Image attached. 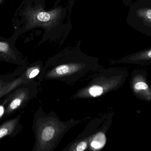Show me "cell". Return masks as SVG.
I'll return each mask as SVG.
<instances>
[{
    "instance_id": "10",
    "label": "cell",
    "mask_w": 151,
    "mask_h": 151,
    "mask_svg": "<svg viewBox=\"0 0 151 151\" xmlns=\"http://www.w3.org/2000/svg\"><path fill=\"white\" fill-rule=\"evenodd\" d=\"M9 48V46L7 43L0 42V51L6 52Z\"/></svg>"
},
{
    "instance_id": "12",
    "label": "cell",
    "mask_w": 151,
    "mask_h": 151,
    "mask_svg": "<svg viewBox=\"0 0 151 151\" xmlns=\"http://www.w3.org/2000/svg\"><path fill=\"white\" fill-rule=\"evenodd\" d=\"M39 72H40V71L38 69H34L33 71H32V72L29 75V78L31 79V78L35 77L39 73Z\"/></svg>"
},
{
    "instance_id": "3",
    "label": "cell",
    "mask_w": 151,
    "mask_h": 151,
    "mask_svg": "<svg viewBox=\"0 0 151 151\" xmlns=\"http://www.w3.org/2000/svg\"><path fill=\"white\" fill-rule=\"evenodd\" d=\"M126 63L142 64L151 61V48L141 51L127 56L123 59Z\"/></svg>"
},
{
    "instance_id": "9",
    "label": "cell",
    "mask_w": 151,
    "mask_h": 151,
    "mask_svg": "<svg viewBox=\"0 0 151 151\" xmlns=\"http://www.w3.org/2000/svg\"><path fill=\"white\" fill-rule=\"evenodd\" d=\"M87 144L85 142H80L76 147V151H83L86 149Z\"/></svg>"
},
{
    "instance_id": "5",
    "label": "cell",
    "mask_w": 151,
    "mask_h": 151,
    "mask_svg": "<svg viewBox=\"0 0 151 151\" xmlns=\"http://www.w3.org/2000/svg\"><path fill=\"white\" fill-rule=\"evenodd\" d=\"M51 12H40L37 14V18L38 20L41 22H47L49 21L50 18H52V17Z\"/></svg>"
},
{
    "instance_id": "14",
    "label": "cell",
    "mask_w": 151,
    "mask_h": 151,
    "mask_svg": "<svg viewBox=\"0 0 151 151\" xmlns=\"http://www.w3.org/2000/svg\"><path fill=\"white\" fill-rule=\"evenodd\" d=\"M124 2H125V3L126 4H131V0H124Z\"/></svg>"
},
{
    "instance_id": "2",
    "label": "cell",
    "mask_w": 151,
    "mask_h": 151,
    "mask_svg": "<svg viewBox=\"0 0 151 151\" xmlns=\"http://www.w3.org/2000/svg\"><path fill=\"white\" fill-rule=\"evenodd\" d=\"M131 87L137 97L147 102H151V88L147 83L144 73L137 72L133 74Z\"/></svg>"
},
{
    "instance_id": "8",
    "label": "cell",
    "mask_w": 151,
    "mask_h": 151,
    "mask_svg": "<svg viewBox=\"0 0 151 151\" xmlns=\"http://www.w3.org/2000/svg\"><path fill=\"white\" fill-rule=\"evenodd\" d=\"M12 126V125L10 126L9 125H6V126L0 129V139L8 134Z\"/></svg>"
},
{
    "instance_id": "15",
    "label": "cell",
    "mask_w": 151,
    "mask_h": 151,
    "mask_svg": "<svg viewBox=\"0 0 151 151\" xmlns=\"http://www.w3.org/2000/svg\"><path fill=\"white\" fill-rule=\"evenodd\" d=\"M0 1H1V0H0Z\"/></svg>"
},
{
    "instance_id": "11",
    "label": "cell",
    "mask_w": 151,
    "mask_h": 151,
    "mask_svg": "<svg viewBox=\"0 0 151 151\" xmlns=\"http://www.w3.org/2000/svg\"><path fill=\"white\" fill-rule=\"evenodd\" d=\"M91 147L96 149H98V148H100L101 146V144L99 142L97 141H93L91 143Z\"/></svg>"
},
{
    "instance_id": "7",
    "label": "cell",
    "mask_w": 151,
    "mask_h": 151,
    "mask_svg": "<svg viewBox=\"0 0 151 151\" xmlns=\"http://www.w3.org/2000/svg\"><path fill=\"white\" fill-rule=\"evenodd\" d=\"M21 102L22 100L19 98H17L12 101L10 105V107L12 110H15L20 105Z\"/></svg>"
},
{
    "instance_id": "1",
    "label": "cell",
    "mask_w": 151,
    "mask_h": 151,
    "mask_svg": "<svg viewBox=\"0 0 151 151\" xmlns=\"http://www.w3.org/2000/svg\"><path fill=\"white\" fill-rule=\"evenodd\" d=\"M127 23L151 38V0H137L130 4Z\"/></svg>"
},
{
    "instance_id": "4",
    "label": "cell",
    "mask_w": 151,
    "mask_h": 151,
    "mask_svg": "<svg viewBox=\"0 0 151 151\" xmlns=\"http://www.w3.org/2000/svg\"><path fill=\"white\" fill-rule=\"evenodd\" d=\"M55 130L54 128L51 126L47 127L43 130L42 135V140L44 141H49L51 140L54 135Z\"/></svg>"
},
{
    "instance_id": "13",
    "label": "cell",
    "mask_w": 151,
    "mask_h": 151,
    "mask_svg": "<svg viewBox=\"0 0 151 151\" xmlns=\"http://www.w3.org/2000/svg\"><path fill=\"white\" fill-rule=\"evenodd\" d=\"M4 108L2 106H0V117L3 114Z\"/></svg>"
},
{
    "instance_id": "6",
    "label": "cell",
    "mask_w": 151,
    "mask_h": 151,
    "mask_svg": "<svg viewBox=\"0 0 151 151\" xmlns=\"http://www.w3.org/2000/svg\"><path fill=\"white\" fill-rule=\"evenodd\" d=\"M89 91L92 96L96 97L101 95L103 94L104 90L102 87L95 86L91 87Z\"/></svg>"
}]
</instances>
